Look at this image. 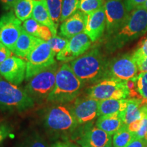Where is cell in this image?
Masks as SVG:
<instances>
[{"instance_id":"cell-20","label":"cell","mask_w":147,"mask_h":147,"mask_svg":"<svg viewBox=\"0 0 147 147\" xmlns=\"http://www.w3.org/2000/svg\"><path fill=\"white\" fill-rule=\"evenodd\" d=\"M124 125L123 114L102 115L96 121V126L110 136H113Z\"/></svg>"},{"instance_id":"cell-4","label":"cell","mask_w":147,"mask_h":147,"mask_svg":"<svg viewBox=\"0 0 147 147\" xmlns=\"http://www.w3.org/2000/svg\"><path fill=\"white\" fill-rule=\"evenodd\" d=\"M44 122L48 131L58 137L72 136L78 127L69 108L61 104L48 108L45 114Z\"/></svg>"},{"instance_id":"cell-27","label":"cell","mask_w":147,"mask_h":147,"mask_svg":"<svg viewBox=\"0 0 147 147\" xmlns=\"http://www.w3.org/2000/svg\"><path fill=\"white\" fill-rule=\"evenodd\" d=\"M80 0H63L60 23L65 21L78 10Z\"/></svg>"},{"instance_id":"cell-32","label":"cell","mask_w":147,"mask_h":147,"mask_svg":"<svg viewBox=\"0 0 147 147\" xmlns=\"http://www.w3.org/2000/svg\"><path fill=\"white\" fill-rule=\"evenodd\" d=\"M132 55L134 59L147 57V38L142 42L140 47Z\"/></svg>"},{"instance_id":"cell-31","label":"cell","mask_w":147,"mask_h":147,"mask_svg":"<svg viewBox=\"0 0 147 147\" xmlns=\"http://www.w3.org/2000/svg\"><path fill=\"white\" fill-rule=\"evenodd\" d=\"M134 138H142L147 141V113L142 117V122L138 131L134 134Z\"/></svg>"},{"instance_id":"cell-26","label":"cell","mask_w":147,"mask_h":147,"mask_svg":"<svg viewBox=\"0 0 147 147\" xmlns=\"http://www.w3.org/2000/svg\"><path fill=\"white\" fill-rule=\"evenodd\" d=\"M105 2V0H80L78 10L89 14L104 6Z\"/></svg>"},{"instance_id":"cell-23","label":"cell","mask_w":147,"mask_h":147,"mask_svg":"<svg viewBox=\"0 0 147 147\" xmlns=\"http://www.w3.org/2000/svg\"><path fill=\"white\" fill-rule=\"evenodd\" d=\"M34 7L33 0H16L13 6L14 12L20 21H25L32 17Z\"/></svg>"},{"instance_id":"cell-30","label":"cell","mask_w":147,"mask_h":147,"mask_svg":"<svg viewBox=\"0 0 147 147\" xmlns=\"http://www.w3.org/2000/svg\"><path fill=\"white\" fill-rule=\"evenodd\" d=\"M68 42L69 39H67V38L62 36H54L47 42L50 45L52 51L57 55L59 53H60L61 51L65 49Z\"/></svg>"},{"instance_id":"cell-25","label":"cell","mask_w":147,"mask_h":147,"mask_svg":"<svg viewBox=\"0 0 147 147\" xmlns=\"http://www.w3.org/2000/svg\"><path fill=\"white\" fill-rule=\"evenodd\" d=\"M46 1L51 17L55 25L58 27L59 24L60 23L63 0H46Z\"/></svg>"},{"instance_id":"cell-41","label":"cell","mask_w":147,"mask_h":147,"mask_svg":"<svg viewBox=\"0 0 147 147\" xmlns=\"http://www.w3.org/2000/svg\"><path fill=\"white\" fill-rule=\"evenodd\" d=\"M69 147H78V146H77L76 145H75V144H71V143H70V144H69Z\"/></svg>"},{"instance_id":"cell-10","label":"cell","mask_w":147,"mask_h":147,"mask_svg":"<svg viewBox=\"0 0 147 147\" xmlns=\"http://www.w3.org/2000/svg\"><path fill=\"white\" fill-rule=\"evenodd\" d=\"M106 20L107 38L113 36L127 21L129 12L127 10L123 0H107L104 4Z\"/></svg>"},{"instance_id":"cell-11","label":"cell","mask_w":147,"mask_h":147,"mask_svg":"<svg viewBox=\"0 0 147 147\" xmlns=\"http://www.w3.org/2000/svg\"><path fill=\"white\" fill-rule=\"evenodd\" d=\"M138 71V69L133 55H120L108 61L106 78L129 80L136 77Z\"/></svg>"},{"instance_id":"cell-44","label":"cell","mask_w":147,"mask_h":147,"mask_svg":"<svg viewBox=\"0 0 147 147\" xmlns=\"http://www.w3.org/2000/svg\"><path fill=\"white\" fill-rule=\"evenodd\" d=\"M146 147H147V144H146Z\"/></svg>"},{"instance_id":"cell-43","label":"cell","mask_w":147,"mask_h":147,"mask_svg":"<svg viewBox=\"0 0 147 147\" xmlns=\"http://www.w3.org/2000/svg\"><path fill=\"white\" fill-rule=\"evenodd\" d=\"M104 147H113V146H104Z\"/></svg>"},{"instance_id":"cell-40","label":"cell","mask_w":147,"mask_h":147,"mask_svg":"<svg viewBox=\"0 0 147 147\" xmlns=\"http://www.w3.org/2000/svg\"><path fill=\"white\" fill-rule=\"evenodd\" d=\"M142 7H144V8H146V10H147V0H146V2H145V3H144V4H143V5H142Z\"/></svg>"},{"instance_id":"cell-6","label":"cell","mask_w":147,"mask_h":147,"mask_svg":"<svg viewBox=\"0 0 147 147\" xmlns=\"http://www.w3.org/2000/svg\"><path fill=\"white\" fill-rule=\"evenodd\" d=\"M59 68V65L56 61L29 80L25 89L34 102H41L45 99L47 100L55 87Z\"/></svg>"},{"instance_id":"cell-35","label":"cell","mask_w":147,"mask_h":147,"mask_svg":"<svg viewBox=\"0 0 147 147\" xmlns=\"http://www.w3.org/2000/svg\"><path fill=\"white\" fill-rule=\"evenodd\" d=\"M12 51L6 46L0 42V64L5 61L7 59L12 56Z\"/></svg>"},{"instance_id":"cell-36","label":"cell","mask_w":147,"mask_h":147,"mask_svg":"<svg viewBox=\"0 0 147 147\" xmlns=\"http://www.w3.org/2000/svg\"><path fill=\"white\" fill-rule=\"evenodd\" d=\"M147 141L142 138H134L126 147H146Z\"/></svg>"},{"instance_id":"cell-13","label":"cell","mask_w":147,"mask_h":147,"mask_svg":"<svg viewBox=\"0 0 147 147\" xmlns=\"http://www.w3.org/2000/svg\"><path fill=\"white\" fill-rule=\"evenodd\" d=\"M99 100L89 95L77 97L69 110L78 125L91 122L97 117Z\"/></svg>"},{"instance_id":"cell-33","label":"cell","mask_w":147,"mask_h":147,"mask_svg":"<svg viewBox=\"0 0 147 147\" xmlns=\"http://www.w3.org/2000/svg\"><path fill=\"white\" fill-rule=\"evenodd\" d=\"M146 0H125V5L129 12L134 10V9L142 6L146 2Z\"/></svg>"},{"instance_id":"cell-8","label":"cell","mask_w":147,"mask_h":147,"mask_svg":"<svg viewBox=\"0 0 147 147\" xmlns=\"http://www.w3.org/2000/svg\"><path fill=\"white\" fill-rule=\"evenodd\" d=\"M56 54L47 42L42 41L29 53L27 57L25 79L29 80L33 76L56 62Z\"/></svg>"},{"instance_id":"cell-22","label":"cell","mask_w":147,"mask_h":147,"mask_svg":"<svg viewBox=\"0 0 147 147\" xmlns=\"http://www.w3.org/2000/svg\"><path fill=\"white\" fill-rule=\"evenodd\" d=\"M22 26L28 34L44 41L48 42L53 36L49 27L38 23L32 17L23 21Z\"/></svg>"},{"instance_id":"cell-34","label":"cell","mask_w":147,"mask_h":147,"mask_svg":"<svg viewBox=\"0 0 147 147\" xmlns=\"http://www.w3.org/2000/svg\"><path fill=\"white\" fill-rule=\"evenodd\" d=\"M12 131L10 126L5 123H0V144L8 138Z\"/></svg>"},{"instance_id":"cell-3","label":"cell","mask_w":147,"mask_h":147,"mask_svg":"<svg viewBox=\"0 0 147 147\" xmlns=\"http://www.w3.org/2000/svg\"><path fill=\"white\" fill-rule=\"evenodd\" d=\"M84 84L76 76L68 63L60 66L56 75L55 87L47 98L48 102L66 104L74 101Z\"/></svg>"},{"instance_id":"cell-29","label":"cell","mask_w":147,"mask_h":147,"mask_svg":"<svg viewBox=\"0 0 147 147\" xmlns=\"http://www.w3.org/2000/svg\"><path fill=\"white\" fill-rule=\"evenodd\" d=\"M17 147H49L47 142L38 134L27 137Z\"/></svg>"},{"instance_id":"cell-16","label":"cell","mask_w":147,"mask_h":147,"mask_svg":"<svg viewBox=\"0 0 147 147\" xmlns=\"http://www.w3.org/2000/svg\"><path fill=\"white\" fill-rule=\"evenodd\" d=\"M87 23V14L78 10L61 24L60 35L69 40L72 37L84 32Z\"/></svg>"},{"instance_id":"cell-5","label":"cell","mask_w":147,"mask_h":147,"mask_svg":"<svg viewBox=\"0 0 147 147\" xmlns=\"http://www.w3.org/2000/svg\"><path fill=\"white\" fill-rule=\"evenodd\" d=\"M34 100L26 90L0 76V110L22 113L34 108Z\"/></svg>"},{"instance_id":"cell-2","label":"cell","mask_w":147,"mask_h":147,"mask_svg":"<svg viewBox=\"0 0 147 147\" xmlns=\"http://www.w3.org/2000/svg\"><path fill=\"white\" fill-rule=\"evenodd\" d=\"M147 32V10L140 6L130 13L123 27L113 36L108 37L106 49L113 52L127 44L138 39Z\"/></svg>"},{"instance_id":"cell-14","label":"cell","mask_w":147,"mask_h":147,"mask_svg":"<svg viewBox=\"0 0 147 147\" xmlns=\"http://www.w3.org/2000/svg\"><path fill=\"white\" fill-rule=\"evenodd\" d=\"M92 42L85 33H80L69 40L65 49L57 55V59L63 62L76 59L89 50Z\"/></svg>"},{"instance_id":"cell-18","label":"cell","mask_w":147,"mask_h":147,"mask_svg":"<svg viewBox=\"0 0 147 147\" xmlns=\"http://www.w3.org/2000/svg\"><path fill=\"white\" fill-rule=\"evenodd\" d=\"M42 41V40L28 34L23 28L16 42L13 53L21 58H27L29 53Z\"/></svg>"},{"instance_id":"cell-7","label":"cell","mask_w":147,"mask_h":147,"mask_svg":"<svg viewBox=\"0 0 147 147\" xmlns=\"http://www.w3.org/2000/svg\"><path fill=\"white\" fill-rule=\"evenodd\" d=\"M87 95L97 100L126 99L129 96L127 80L109 78L95 84L87 90Z\"/></svg>"},{"instance_id":"cell-19","label":"cell","mask_w":147,"mask_h":147,"mask_svg":"<svg viewBox=\"0 0 147 147\" xmlns=\"http://www.w3.org/2000/svg\"><path fill=\"white\" fill-rule=\"evenodd\" d=\"M32 18H34L36 21L42 25L49 27L53 33V36H57V27L55 25L51 17L46 0H42L41 1H37V2L34 1Z\"/></svg>"},{"instance_id":"cell-45","label":"cell","mask_w":147,"mask_h":147,"mask_svg":"<svg viewBox=\"0 0 147 147\" xmlns=\"http://www.w3.org/2000/svg\"><path fill=\"white\" fill-rule=\"evenodd\" d=\"M106 1H107V0H106Z\"/></svg>"},{"instance_id":"cell-42","label":"cell","mask_w":147,"mask_h":147,"mask_svg":"<svg viewBox=\"0 0 147 147\" xmlns=\"http://www.w3.org/2000/svg\"><path fill=\"white\" fill-rule=\"evenodd\" d=\"M33 1H36V2H37V1H42V0H33Z\"/></svg>"},{"instance_id":"cell-15","label":"cell","mask_w":147,"mask_h":147,"mask_svg":"<svg viewBox=\"0 0 147 147\" xmlns=\"http://www.w3.org/2000/svg\"><path fill=\"white\" fill-rule=\"evenodd\" d=\"M27 61L17 56H11L0 64V75L14 85H19L26 77Z\"/></svg>"},{"instance_id":"cell-37","label":"cell","mask_w":147,"mask_h":147,"mask_svg":"<svg viewBox=\"0 0 147 147\" xmlns=\"http://www.w3.org/2000/svg\"><path fill=\"white\" fill-rule=\"evenodd\" d=\"M134 60L137 64L139 71H140L141 72H147V57Z\"/></svg>"},{"instance_id":"cell-39","label":"cell","mask_w":147,"mask_h":147,"mask_svg":"<svg viewBox=\"0 0 147 147\" xmlns=\"http://www.w3.org/2000/svg\"><path fill=\"white\" fill-rule=\"evenodd\" d=\"M69 144H70V142H57L53 144V146L51 147H69Z\"/></svg>"},{"instance_id":"cell-38","label":"cell","mask_w":147,"mask_h":147,"mask_svg":"<svg viewBox=\"0 0 147 147\" xmlns=\"http://www.w3.org/2000/svg\"><path fill=\"white\" fill-rule=\"evenodd\" d=\"M16 1V0H0V3L3 10H10L11 8H13Z\"/></svg>"},{"instance_id":"cell-1","label":"cell","mask_w":147,"mask_h":147,"mask_svg":"<svg viewBox=\"0 0 147 147\" xmlns=\"http://www.w3.org/2000/svg\"><path fill=\"white\" fill-rule=\"evenodd\" d=\"M108 61L100 49L94 48L70 61L76 76L85 84H96L106 78Z\"/></svg>"},{"instance_id":"cell-17","label":"cell","mask_w":147,"mask_h":147,"mask_svg":"<svg viewBox=\"0 0 147 147\" xmlns=\"http://www.w3.org/2000/svg\"><path fill=\"white\" fill-rule=\"evenodd\" d=\"M106 27L104 5L98 10L87 14V23L84 33L92 42H95L103 36Z\"/></svg>"},{"instance_id":"cell-24","label":"cell","mask_w":147,"mask_h":147,"mask_svg":"<svg viewBox=\"0 0 147 147\" xmlns=\"http://www.w3.org/2000/svg\"><path fill=\"white\" fill-rule=\"evenodd\" d=\"M134 138V134L129 130L127 125H123L114 134L113 147H126Z\"/></svg>"},{"instance_id":"cell-21","label":"cell","mask_w":147,"mask_h":147,"mask_svg":"<svg viewBox=\"0 0 147 147\" xmlns=\"http://www.w3.org/2000/svg\"><path fill=\"white\" fill-rule=\"evenodd\" d=\"M127 106V99H109L99 100L97 117L116 113L123 114Z\"/></svg>"},{"instance_id":"cell-28","label":"cell","mask_w":147,"mask_h":147,"mask_svg":"<svg viewBox=\"0 0 147 147\" xmlns=\"http://www.w3.org/2000/svg\"><path fill=\"white\" fill-rule=\"evenodd\" d=\"M134 80L137 93L143 100L147 101V72H140Z\"/></svg>"},{"instance_id":"cell-12","label":"cell","mask_w":147,"mask_h":147,"mask_svg":"<svg viewBox=\"0 0 147 147\" xmlns=\"http://www.w3.org/2000/svg\"><path fill=\"white\" fill-rule=\"evenodd\" d=\"M22 21L12 11L0 17V42L6 46L13 53L16 42L21 34Z\"/></svg>"},{"instance_id":"cell-9","label":"cell","mask_w":147,"mask_h":147,"mask_svg":"<svg viewBox=\"0 0 147 147\" xmlns=\"http://www.w3.org/2000/svg\"><path fill=\"white\" fill-rule=\"evenodd\" d=\"M73 135L81 147L113 146L111 136L97 126H93L92 121L79 128L78 131L76 129Z\"/></svg>"}]
</instances>
